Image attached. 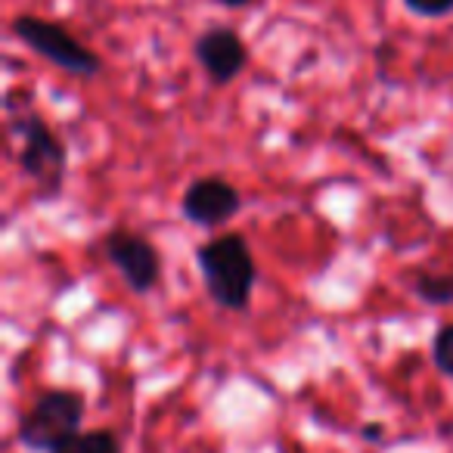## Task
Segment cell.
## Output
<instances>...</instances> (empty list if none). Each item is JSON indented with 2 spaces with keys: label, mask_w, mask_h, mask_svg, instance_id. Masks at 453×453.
<instances>
[{
  "label": "cell",
  "mask_w": 453,
  "mask_h": 453,
  "mask_svg": "<svg viewBox=\"0 0 453 453\" xmlns=\"http://www.w3.org/2000/svg\"><path fill=\"white\" fill-rule=\"evenodd\" d=\"M196 267L208 298L220 311H234V314L249 311L255 283H258V265L246 236L236 230H224L214 240L202 242L196 249Z\"/></svg>",
  "instance_id": "obj_1"
},
{
  "label": "cell",
  "mask_w": 453,
  "mask_h": 453,
  "mask_svg": "<svg viewBox=\"0 0 453 453\" xmlns=\"http://www.w3.org/2000/svg\"><path fill=\"white\" fill-rule=\"evenodd\" d=\"M88 401L75 388H47L19 416L16 438L32 453H57L84 432Z\"/></svg>",
  "instance_id": "obj_2"
},
{
  "label": "cell",
  "mask_w": 453,
  "mask_h": 453,
  "mask_svg": "<svg viewBox=\"0 0 453 453\" xmlns=\"http://www.w3.org/2000/svg\"><path fill=\"white\" fill-rule=\"evenodd\" d=\"M10 134L19 150V168L38 187V199H59L65 174H69V150L63 137L38 112H19L10 119Z\"/></svg>",
  "instance_id": "obj_3"
},
{
  "label": "cell",
  "mask_w": 453,
  "mask_h": 453,
  "mask_svg": "<svg viewBox=\"0 0 453 453\" xmlns=\"http://www.w3.org/2000/svg\"><path fill=\"white\" fill-rule=\"evenodd\" d=\"M10 32L19 41L22 47L35 53V57L47 59L50 65L63 69L65 75L81 78V81H94L103 72V59L90 50L84 41H78L75 35L65 26L53 19H44V16L35 13H19L10 22Z\"/></svg>",
  "instance_id": "obj_4"
},
{
  "label": "cell",
  "mask_w": 453,
  "mask_h": 453,
  "mask_svg": "<svg viewBox=\"0 0 453 453\" xmlns=\"http://www.w3.org/2000/svg\"><path fill=\"white\" fill-rule=\"evenodd\" d=\"M100 249L134 296H150V292L158 289V283H162V252L143 234H134L127 226H115L100 240Z\"/></svg>",
  "instance_id": "obj_5"
},
{
  "label": "cell",
  "mask_w": 453,
  "mask_h": 453,
  "mask_svg": "<svg viewBox=\"0 0 453 453\" xmlns=\"http://www.w3.org/2000/svg\"><path fill=\"white\" fill-rule=\"evenodd\" d=\"M242 211V193L224 177H196L180 196V214L202 230H224Z\"/></svg>",
  "instance_id": "obj_6"
},
{
  "label": "cell",
  "mask_w": 453,
  "mask_h": 453,
  "mask_svg": "<svg viewBox=\"0 0 453 453\" xmlns=\"http://www.w3.org/2000/svg\"><path fill=\"white\" fill-rule=\"evenodd\" d=\"M193 59L208 75V81L226 88L246 72L249 47L242 35L230 26H211L193 41Z\"/></svg>",
  "instance_id": "obj_7"
},
{
  "label": "cell",
  "mask_w": 453,
  "mask_h": 453,
  "mask_svg": "<svg viewBox=\"0 0 453 453\" xmlns=\"http://www.w3.org/2000/svg\"><path fill=\"white\" fill-rule=\"evenodd\" d=\"M410 292H413L422 304H432V308H447V304H453V273L419 271L413 277V283H410Z\"/></svg>",
  "instance_id": "obj_8"
},
{
  "label": "cell",
  "mask_w": 453,
  "mask_h": 453,
  "mask_svg": "<svg viewBox=\"0 0 453 453\" xmlns=\"http://www.w3.org/2000/svg\"><path fill=\"white\" fill-rule=\"evenodd\" d=\"M57 453H121V441L112 428H84Z\"/></svg>",
  "instance_id": "obj_9"
},
{
  "label": "cell",
  "mask_w": 453,
  "mask_h": 453,
  "mask_svg": "<svg viewBox=\"0 0 453 453\" xmlns=\"http://www.w3.org/2000/svg\"><path fill=\"white\" fill-rule=\"evenodd\" d=\"M432 364L441 376L453 379V323H444V326H438V333H434Z\"/></svg>",
  "instance_id": "obj_10"
},
{
  "label": "cell",
  "mask_w": 453,
  "mask_h": 453,
  "mask_svg": "<svg viewBox=\"0 0 453 453\" xmlns=\"http://www.w3.org/2000/svg\"><path fill=\"white\" fill-rule=\"evenodd\" d=\"M401 4L419 19H447V16H453V0H401Z\"/></svg>",
  "instance_id": "obj_11"
},
{
  "label": "cell",
  "mask_w": 453,
  "mask_h": 453,
  "mask_svg": "<svg viewBox=\"0 0 453 453\" xmlns=\"http://www.w3.org/2000/svg\"><path fill=\"white\" fill-rule=\"evenodd\" d=\"M214 4H220L224 10H246V7H252L255 0H214Z\"/></svg>",
  "instance_id": "obj_12"
},
{
  "label": "cell",
  "mask_w": 453,
  "mask_h": 453,
  "mask_svg": "<svg viewBox=\"0 0 453 453\" xmlns=\"http://www.w3.org/2000/svg\"><path fill=\"white\" fill-rule=\"evenodd\" d=\"M379 432H382V428H379V426H366V428H364L366 438H379Z\"/></svg>",
  "instance_id": "obj_13"
}]
</instances>
